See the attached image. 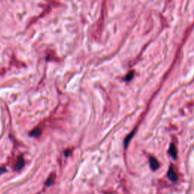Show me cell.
I'll return each instance as SVG.
<instances>
[{"mask_svg":"<svg viewBox=\"0 0 194 194\" xmlns=\"http://www.w3.org/2000/svg\"><path fill=\"white\" fill-rule=\"evenodd\" d=\"M168 177H169V178L171 181H176L177 180V174L174 170V168H173L172 165L169 167V171H168Z\"/></svg>","mask_w":194,"mask_h":194,"instance_id":"6da1fadb","label":"cell"},{"mask_svg":"<svg viewBox=\"0 0 194 194\" xmlns=\"http://www.w3.org/2000/svg\"><path fill=\"white\" fill-rule=\"evenodd\" d=\"M149 165L150 168L153 171H156V169H158L159 167V163H158V160L154 157H150L149 158Z\"/></svg>","mask_w":194,"mask_h":194,"instance_id":"7a4b0ae2","label":"cell"},{"mask_svg":"<svg viewBox=\"0 0 194 194\" xmlns=\"http://www.w3.org/2000/svg\"><path fill=\"white\" fill-rule=\"evenodd\" d=\"M24 165V160L22 156H20L18 158H17V161H16L15 164V169L16 170H20Z\"/></svg>","mask_w":194,"mask_h":194,"instance_id":"3957f363","label":"cell"},{"mask_svg":"<svg viewBox=\"0 0 194 194\" xmlns=\"http://www.w3.org/2000/svg\"><path fill=\"white\" fill-rule=\"evenodd\" d=\"M169 153H170V155L172 156L173 158H174V159L177 158V150H176V147L174 143H171V146H170Z\"/></svg>","mask_w":194,"mask_h":194,"instance_id":"277c9868","label":"cell"},{"mask_svg":"<svg viewBox=\"0 0 194 194\" xmlns=\"http://www.w3.org/2000/svg\"><path fill=\"white\" fill-rule=\"evenodd\" d=\"M40 133H41V130L39 128H35L34 130H33L30 133V136H33V137H37V136L40 135Z\"/></svg>","mask_w":194,"mask_h":194,"instance_id":"5b68a950","label":"cell"},{"mask_svg":"<svg viewBox=\"0 0 194 194\" xmlns=\"http://www.w3.org/2000/svg\"><path fill=\"white\" fill-rule=\"evenodd\" d=\"M54 180H55V175L54 174H52V175H51L49 177L47 181H46V184H47V186L51 185V184L54 182Z\"/></svg>","mask_w":194,"mask_h":194,"instance_id":"8992f818","label":"cell"},{"mask_svg":"<svg viewBox=\"0 0 194 194\" xmlns=\"http://www.w3.org/2000/svg\"><path fill=\"white\" fill-rule=\"evenodd\" d=\"M133 76H134V72H130L128 74H127V77H126V80H131L132 77H133Z\"/></svg>","mask_w":194,"mask_h":194,"instance_id":"52a82bcc","label":"cell"}]
</instances>
